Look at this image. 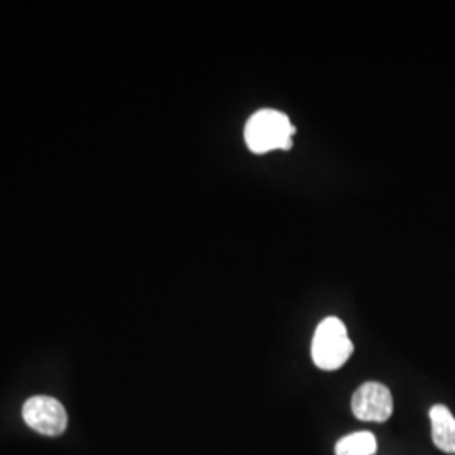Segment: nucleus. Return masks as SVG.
I'll return each mask as SVG.
<instances>
[{"label":"nucleus","mask_w":455,"mask_h":455,"mask_svg":"<svg viewBox=\"0 0 455 455\" xmlns=\"http://www.w3.org/2000/svg\"><path fill=\"white\" fill-rule=\"evenodd\" d=\"M355 346L347 336V329L338 317H325L321 324L317 325L310 355L319 370L324 371H336L346 364L351 358Z\"/></svg>","instance_id":"1"},{"label":"nucleus","mask_w":455,"mask_h":455,"mask_svg":"<svg viewBox=\"0 0 455 455\" xmlns=\"http://www.w3.org/2000/svg\"><path fill=\"white\" fill-rule=\"evenodd\" d=\"M295 127L289 116L278 110H260L251 115L244 127V140L255 154L276 148H291Z\"/></svg>","instance_id":"2"},{"label":"nucleus","mask_w":455,"mask_h":455,"mask_svg":"<svg viewBox=\"0 0 455 455\" xmlns=\"http://www.w3.org/2000/svg\"><path fill=\"white\" fill-rule=\"evenodd\" d=\"M22 419L36 432L58 437L68 427L66 410L56 398L51 396H33L22 407Z\"/></svg>","instance_id":"3"},{"label":"nucleus","mask_w":455,"mask_h":455,"mask_svg":"<svg viewBox=\"0 0 455 455\" xmlns=\"http://www.w3.org/2000/svg\"><path fill=\"white\" fill-rule=\"evenodd\" d=\"M391 391L381 383L361 385L351 398V408L363 422H387L393 413Z\"/></svg>","instance_id":"4"},{"label":"nucleus","mask_w":455,"mask_h":455,"mask_svg":"<svg viewBox=\"0 0 455 455\" xmlns=\"http://www.w3.org/2000/svg\"><path fill=\"white\" fill-rule=\"evenodd\" d=\"M432 440L435 447L445 454H455V419L445 405L430 408Z\"/></svg>","instance_id":"5"},{"label":"nucleus","mask_w":455,"mask_h":455,"mask_svg":"<svg viewBox=\"0 0 455 455\" xmlns=\"http://www.w3.org/2000/svg\"><path fill=\"white\" fill-rule=\"evenodd\" d=\"M376 439L371 432H356L342 437L336 443V455H373L376 452Z\"/></svg>","instance_id":"6"}]
</instances>
